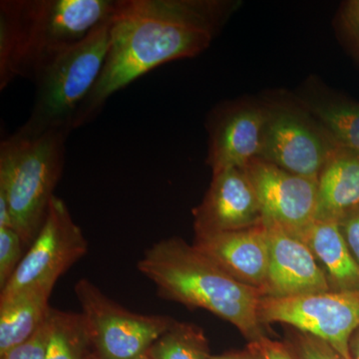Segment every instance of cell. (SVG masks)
Wrapping results in <instances>:
<instances>
[{
	"instance_id": "6da1fadb",
	"label": "cell",
	"mask_w": 359,
	"mask_h": 359,
	"mask_svg": "<svg viewBox=\"0 0 359 359\" xmlns=\"http://www.w3.org/2000/svg\"><path fill=\"white\" fill-rule=\"evenodd\" d=\"M235 4L221 0H116L105 65L78 110L74 129L91 122L113 94L146 73L204 52Z\"/></svg>"
},
{
	"instance_id": "7a4b0ae2",
	"label": "cell",
	"mask_w": 359,
	"mask_h": 359,
	"mask_svg": "<svg viewBox=\"0 0 359 359\" xmlns=\"http://www.w3.org/2000/svg\"><path fill=\"white\" fill-rule=\"evenodd\" d=\"M138 271L154 283L162 299L202 309L237 327L250 341L264 334L259 318L262 292L235 280L183 238H164L151 245Z\"/></svg>"
},
{
	"instance_id": "3957f363",
	"label": "cell",
	"mask_w": 359,
	"mask_h": 359,
	"mask_svg": "<svg viewBox=\"0 0 359 359\" xmlns=\"http://www.w3.org/2000/svg\"><path fill=\"white\" fill-rule=\"evenodd\" d=\"M111 0H2L0 90L16 78L32 80L40 65L86 39L106 22Z\"/></svg>"
},
{
	"instance_id": "277c9868",
	"label": "cell",
	"mask_w": 359,
	"mask_h": 359,
	"mask_svg": "<svg viewBox=\"0 0 359 359\" xmlns=\"http://www.w3.org/2000/svg\"><path fill=\"white\" fill-rule=\"evenodd\" d=\"M67 132L32 135L16 131L0 144V195L6 198L13 229L25 245L41 229L60 181Z\"/></svg>"
},
{
	"instance_id": "5b68a950",
	"label": "cell",
	"mask_w": 359,
	"mask_h": 359,
	"mask_svg": "<svg viewBox=\"0 0 359 359\" xmlns=\"http://www.w3.org/2000/svg\"><path fill=\"white\" fill-rule=\"evenodd\" d=\"M110 18L81 42L48 59L33 74L35 98L25 134L74 130L75 117L95 86L110 41Z\"/></svg>"
},
{
	"instance_id": "8992f818",
	"label": "cell",
	"mask_w": 359,
	"mask_h": 359,
	"mask_svg": "<svg viewBox=\"0 0 359 359\" xmlns=\"http://www.w3.org/2000/svg\"><path fill=\"white\" fill-rule=\"evenodd\" d=\"M90 339L100 359H135L167 332L174 318L141 314L123 308L88 278L74 285Z\"/></svg>"
},
{
	"instance_id": "52a82bcc",
	"label": "cell",
	"mask_w": 359,
	"mask_h": 359,
	"mask_svg": "<svg viewBox=\"0 0 359 359\" xmlns=\"http://www.w3.org/2000/svg\"><path fill=\"white\" fill-rule=\"evenodd\" d=\"M259 318L263 327L282 323L325 340L342 358L351 359L349 341L359 328V290L262 297Z\"/></svg>"
},
{
	"instance_id": "ba28073f",
	"label": "cell",
	"mask_w": 359,
	"mask_h": 359,
	"mask_svg": "<svg viewBox=\"0 0 359 359\" xmlns=\"http://www.w3.org/2000/svg\"><path fill=\"white\" fill-rule=\"evenodd\" d=\"M88 252V242L65 201L54 196L29 249L0 294L30 287H54L58 278Z\"/></svg>"
},
{
	"instance_id": "9c48e42d",
	"label": "cell",
	"mask_w": 359,
	"mask_h": 359,
	"mask_svg": "<svg viewBox=\"0 0 359 359\" xmlns=\"http://www.w3.org/2000/svg\"><path fill=\"white\" fill-rule=\"evenodd\" d=\"M292 108H266L259 158L290 173L318 180L340 148L321 125Z\"/></svg>"
},
{
	"instance_id": "30bf717a",
	"label": "cell",
	"mask_w": 359,
	"mask_h": 359,
	"mask_svg": "<svg viewBox=\"0 0 359 359\" xmlns=\"http://www.w3.org/2000/svg\"><path fill=\"white\" fill-rule=\"evenodd\" d=\"M244 170L256 190L264 224L297 236L316 221L318 180L290 173L261 158Z\"/></svg>"
},
{
	"instance_id": "8fae6325",
	"label": "cell",
	"mask_w": 359,
	"mask_h": 359,
	"mask_svg": "<svg viewBox=\"0 0 359 359\" xmlns=\"http://www.w3.org/2000/svg\"><path fill=\"white\" fill-rule=\"evenodd\" d=\"M195 236L245 230L264 224L255 187L240 168L212 173L209 190L193 210Z\"/></svg>"
},
{
	"instance_id": "7c38bea8",
	"label": "cell",
	"mask_w": 359,
	"mask_h": 359,
	"mask_svg": "<svg viewBox=\"0 0 359 359\" xmlns=\"http://www.w3.org/2000/svg\"><path fill=\"white\" fill-rule=\"evenodd\" d=\"M268 231L269 271L263 297H287L330 292L327 276L308 245L273 224Z\"/></svg>"
},
{
	"instance_id": "4fadbf2b",
	"label": "cell",
	"mask_w": 359,
	"mask_h": 359,
	"mask_svg": "<svg viewBox=\"0 0 359 359\" xmlns=\"http://www.w3.org/2000/svg\"><path fill=\"white\" fill-rule=\"evenodd\" d=\"M193 245L235 280L263 290L269 261L264 224L245 230L195 236Z\"/></svg>"
},
{
	"instance_id": "5bb4252c",
	"label": "cell",
	"mask_w": 359,
	"mask_h": 359,
	"mask_svg": "<svg viewBox=\"0 0 359 359\" xmlns=\"http://www.w3.org/2000/svg\"><path fill=\"white\" fill-rule=\"evenodd\" d=\"M266 108L240 106L219 112L211 123L207 163L212 173L244 169L259 158L263 145Z\"/></svg>"
},
{
	"instance_id": "9a60e30c",
	"label": "cell",
	"mask_w": 359,
	"mask_h": 359,
	"mask_svg": "<svg viewBox=\"0 0 359 359\" xmlns=\"http://www.w3.org/2000/svg\"><path fill=\"white\" fill-rule=\"evenodd\" d=\"M313 252L332 292L359 290V266L339 230V223L316 219L295 236Z\"/></svg>"
},
{
	"instance_id": "2e32d148",
	"label": "cell",
	"mask_w": 359,
	"mask_h": 359,
	"mask_svg": "<svg viewBox=\"0 0 359 359\" xmlns=\"http://www.w3.org/2000/svg\"><path fill=\"white\" fill-rule=\"evenodd\" d=\"M359 205V153L339 148L318 179L316 219L337 222Z\"/></svg>"
},
{
	"instance_id": "e0dca14e",
	"label": "cell",
	"mask_w": 359,
	"mask_h": 359,
	"mask_svg": "<svg viewBox=\"0 0 359 359\" xmlns=\"http://www.w3.org/2000/svg\"><path fill=\"white\" fill-rule=\"evenodd\" d=\"M52 287H30L0 294V355L32 339L50 309Z\"/></svg>"
},
{
	"instance_id": "ac0fdd59",
	"label": "cell",
	"mask_w": 359,
	"mask_h": 359,
	"mask_svg": "<svg viewBox=\"0 0 359 359\" xmlns=\"http://www.w3.org/2000/svg\"><path fill=\"white\" fill-rule=\"evenodd\" d=\"M49 339L44 359H88L91 346L83 316L50 309Z\"/></svg>"
},
{
	"instance_id": "d6986e66",
	"label": "cell",
	"mask_w": 359,
	"mask_h": 359,
	"mask_svg": "<svg viewBox=\"0 0 359 359\" xmlns=\"http://www.w3.org/2000/svg\"><path fill=\"white\" fill-rule=\"evenodd\" d=\"M306 107L340 148L359 153V103L314 101Z\"/></svg>"
},
{
	"instance_id": "ffe728a7",
	"label": "cell",
	"mask_w": 359,
	"mask_h": 359,
	"mask_svg": "<svg viewBox=\"0 0 359 359\" xmlns=\"http://www.w3.org/2000/svg\"><path fill=\"white\" fill-rule=\"evenodd\" d=\"M150 359H210L204 330L195 323L175 320L148 349Z\"/></svg>"
},
{
	"instance_id": "44dd1931",
	"label": "cell",
	"mask_w": 359,
	"mask_h": 359,
	"mask_svg": "<svg viewBox=\"0 0 359 359\" xmlns=\"http://www.w3.org/2000/svg\"><path fill=\"white\" fill-rule=\"evenodd\" d=\"M25 247L20 233L14 229L0 226V287H6L20 266Z\"/></svg>"
},
{
	"instance_id": "7402d4cb",
	"label": "cell",
	"mask_w": 359,
	"mask_h": 359,
	"mask_svg": "<svg viewBox=\"0 0 359 359\" xmlns=\"http://www.w3.org/2000/svg\"><path fill=\"white\" fill-rule=\"evenodd\" d=\"M287 344L295 359H346L325 340L299 330L290 334Z\"/></svg>"
},
{
	"instance_id": "603a6c76",
	"label": "cell",
	"mask_w": 359,
	"mask_h": 359,
	"mask_svg": "<svg viewBox=\"0 0 359 359\" xmlns=\"http://www.w3.org/2000/svg\"><path fill=\"white\" fill-rule=\"evenodd\" d=\"M48 316L32 339L0 355V359H44L49 339Z\"/></svg>"
},
{
	"instance_id": "cb8c5ba5",
	"label": "cell",
	"mask_w": 359,
	"mask_h": 359,
	"mask_svg": "<svg viewBox=\"0 0 359 359\" xmlns=\"http://www.w3.org/2000/svg\"><path fill=\"white\" fill-rule=\"evenodd\" d=\"M248 349L257 359H295L287 344L269 339L266 335L250 341Z\"/></svg>"
},
{
	"instance_id": "d4e9b609",
	"label": "cell",
	"mask_w": 359,
	"mask_h": 359,
	"mask_svg": "<svg viewBox=\"0 0 359 359\" xmlns=\"http://www.w3.org/2000/svg\"><path fill=\"white\" fill-rule=\"evenodd\" d=\"M340 23L347 40L359 55V0H351L342 6Z\"/></svg>"
},
{
	"instance_id": "484cf974",
	"label": "cell",
	"mask_w": 359,
	"mask_h": 359,
	"mask_svg": "<svg viewBox=\"0 0 359 359\" xmlns=\"http://www.w3.org/2000/svg\"><path fill=\"white\" fill-rule=\"evenodd\" d=\"M339 226L347 247L359 266V205L339 219Z\"/></svg>"
},
{
	"instance_id": "4316f807",
	"label": "cell",
	"mask_w": 359,
	"mask_h": 359,
	"mask_svg": "<svg viewBox=\"0 0 359 359\" xmlns=\"http://www.w3.org/2000/svg\"><path fill=\"white\" fill-rule=\"evenodd\" d=\"M210 359H257L249 349L243 351H236V353H228L219 354V355H211Z\"/></svg>"
},
{
	"instance_id": "83f0119b",
	"label": "cell",
	"mask_w": 359,
	"mask_h": 359,
	"mask_svg": "<svg viewBox=\"0 0 359 359\" xmlns=\"http://www.w3.org/2000/svg\"><path fill=\"white\" fill-rule=\"evenodd\" d=\"M349 351L351 359H359V328L354 332L349 341Z\"/></svg>"
},
{
	"instance_id": "f1b7e54d",
	"label": "cell",
	"mask_w": 359,
	"mask_h": 359,
	"mask_svg": "<svg viewBox=\"0 0 359 359\" xmlns=\"http://www.w3.org/2000/svg\"><path fill=\"white\" fill-rule=\"evenodd\" d=\"M135 359H150L149 358L147 353L142 354V355L139 356V358H135Z\"/></svg>"
},
{
	"instance_id": "f546056e",
	"label": "cell",
	"mask_w": 359,
	"mask_h": 359,
	"mask_svg": "<svg viewBox=\"0 0 359 359\" xmlns=\"http://www.w3.org/2000/svg\"><path fill=\"white\" fill-rule=\"evenodd\" d=\"M88 359H100L98 358V356H96L95 354H93V355H90V358Z\"/></svg>"
}]
</instances>
